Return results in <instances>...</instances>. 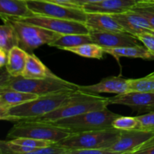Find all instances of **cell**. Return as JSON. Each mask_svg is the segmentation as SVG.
Segmentation results:
<instances>
[{"label": "cell", "mask_w": 154, "mask_h": 154, "mask_svg": "<svg viewBox=\"0 0 154 154\" xmlns=\"http://www.w3.org/2000/svg\"><path fill=\"white\" fill-rule=\"evenodd\" d=\"M76 90L39 96L35 99L0 112V119L5 121L18 122L38 118L64 104Z\"/></svg>", "instance_id": "6da1fadb"}, {"label": "cell", "mask_w": 154, "mask_h": 154, "mask_svg": "<svg viewBox=\"0 0 154 154\" xmlns=\"http://www.w3.org/2000/svg\"><path fill=\"white\" fill-rule=\"evenodd\" d=\"M79 85L62 79L54 74L42 79H29L23 76L13 77L3 71L1 75L0 89H12L38 96L78 90Z\"/></svg>", "instance_id": "7a4b0ae2"}, {"label": "cell", "mask_w": 154, "mask_h": 154, "mask_svg": "<svg viewBox=\"0 0 154 154\" xmlns=\"http://www.w3.org/2000/svg\"><path fill=\"white\" fill-rule=\"evenodd\" d=\"M109 99L110 98L87 93L78 89L64 104L57 109L38 118L29 120L53 123L61 119L79 115L87 111L103 109L110 105Z\"/></svg>", "instance_id": "3957f363"}, {"label": "cell", "mask_w": 154, "mask_h": 154, "mask_svg": "<svg viewBox=\"0 0 154 154\" xmlns=\"http://www.w3.org/2000/svg\"><path fill=\"white\" fill-rule=\"evenodd\" d=\"M119 116L120 114H115L105 108L61 119L52 123L71 133H78L113 128L112 122Z\"/></svg>", "instance_id": "277c9868"}, {"label": "cell", "mask_w": 154, "mask_h": 154, "mask_svg": "<svg viewBox=\"0 0 154 154\" xmlns=\"http://www.w3.org/2000/svg\"><path fill=\"white\" fill-rule=\"evenodd\" d=\"M7 134L8 139L32 138L59 142L70 135L71 132L52 123L23 120L16 122Z\"/></svg>", "instance_id": "5b68a950"}, {"label": "cell", "mask_w": 154, "mask_h": 154, "mask_svg": "<svg viewBox=\"0 0 154 154\" xmlns=\"http://www.w3.org/2000/svg\"><path fill=\"white\" fill-rule=\"evenodd\" d=\"M120 129L115 128L72 133L57 144L65 148L70 149H105L108 150L118 140Z\"/></svg>", "instance_id": "8992f818"}, {"label": "cell", "mask_w": 154, "mask_h": 154, "mask_svg": "<svg viewBox=\"0 0 154 154\" xmlns=\"http://www.w3.org/2000/svg\"><path fill=\"white\" fill-rule=\"evenodd\" d=\"M2 18L8 20L13 26L17 34L19 40L18 46L29 54L43 45H50L61 35V34L39 26L28 23L14 18L7 17H2Z\"/></svg>", "instance_id": "52a82bcc"}, {"label": "cell", "mask_w": 154, "mask_h": 154, "mask_svg": "<svg viewBox=\"0 0 154 154\" xmlns=\"http://www.w3.org/2000/svg\"><path fill=\"white\" fill-rule=\"evenodd\" d=\"M34 14L85 23L87 14L80 6L66 5L47 0H26Z\"/></svg>", "instance_id": "ba28073f"}, {"label": "cell", "mask_w": 154, "mask_h": 154, "mask_svg": "<svg viewBox=\"0 0 154 154\" xmlns=\"http://www.w3.org/2000/svg\"><path fill=\"white\" fill-rule=\"evenodd\" d=\"M14 19L39 26L61 35L89 34L90 33V29L85 23L76 20L60 19V18L36 14L27 17L14 18Z\"/></svg>", "instance_id": "9c48e42d"}, {"label": "cell", "mask_w": 154, "mask_h": 154, "mask_svg": "<svg viewBox=\"0 0 154 154\" xmlns=\"http://www.w3.org/2000/svg\"><path fill=\"white\" fill-rule=\"evenodd\" d=\"M154 136V131L132 129L121 130L118 140L108 149V153H135V152Z\"/></svg>", "instance_id": "30bf717a"}, {"label": "cell", "mask_w": 154, "mask_h": 154, "mask_svg": "<svg viewBox=\"0 0 154 154\" xmlns=\"http://www.w3.org/2000/svg\"><path fill=\"white\" fill-rule=\"evenodd\" d=\"M93 43L103 48H117L141 45V41L127 32H101L90 30Z\"/></svg>", "instance_id": "8fae6325"}, {"label": "cell", "mask_w": 154, "mask_h": 154, "mask_svg": "<svg viewBox=\"0 0 154 154\" xmlns=\"http://www.w3.org/2000/svg\"><path fill=\"white\" fill-rule=\"evenodd\" d=\"M110 105H122L132 108L154 111V93L127 92L110 98Z\"/></svg>", "instance_id": "7c38bea8"}, {"label": "cell", "mask_w": 154, "mask_h": 154, "mask_svg": "<svg viewBox=\"0 0 154 154\" xmlns=\"http://www.w3.org/2000/svg\"><path fill=\"white\" fill-rule=\"evenodd\" d=\"M116 20L121 25L124 30L133 35L149 32L153 29L147 20L138 12L129 10L124 13L112 14Z\"/></svg>", "instance_id": "4fadbf2b"}, {"label": "cell", "mask_w": 154, "mask_h": 154, "mask_svg": "<svg viewBox=\"0 0 154 154\" xmlns=\"http://www.w3.org/2000/svg\"><path fill=\"white\" fill-rule=\"evenodd\" d=\"M138 2V0H103L99 2L84 5L81 8L87 14H117L131 10Z\"/></svg>", "instance_id": "5bb4252c"}, {"label": "cell", "mask_w": 154, "mask_h": 154, "mask_svg": "<svg viewBox=\"0 0 154 154\" xmlns=\"http://www.w3.org/2000/svg\"><path fill=\"white\" fill-rule=\"evenodd\" d=\"M78 89L87 93H108L115 94H123L129 90L128 79L120 77H108L102 79L98 84L89 86H80Z\"/></svg>", "instance_id": "9a60e30c"}, {"label": "cell", "mask_w": 154, "mask_h": 154, "mask_svg": "<svg viewBox=\"0 0 154 154\" xmlns=\"http://www.w3.org/2000/svg\"><path fill=\"white\" fill-rule=\"evenodd\" d=\"M85 23L90 31L126 32L112 14L89 13L87 14Z\"/></svg>", "instance_id": "2e32d148"}, {"label": "cell", "mask_w": 154, "mask_h": 154, "mask_svg": "<svg viewBox=\"0 0 154 154\" xmlns=\"http://www.w3.org/2000/svg\"><path fill=\"white\" fill-rule=\"evenodd\" d=\"M39 96L12 89H0V112L34 99Z\"/></svg>", "instance_id": "e0dca14e"}, {"label": "cell", "mask_w": 154, "mask_h": 154, "mask_svg": "<svg viewBox=\"0 0 154 154\" xmlns=\"http://www.w3.org/2000/svg\"><path fill=\"white\" fill-rule=\"evenodd\" d=\"M1 17L13 18L27 17L34 15L26 0H0Z\"/></svg>", "instance_id": "ac0fdd59"}, {"label": "cell", "mask_w": 154, "mask_h": 154, "mask_svg": "<svg viewBox=\"0 0 154 154\" xmlns=\"http://www.w3.org/2000/svg\"><path fill=\"white\" fill-rule=\"evenodd\" d=\"M29 53L19 46H15L9 51L5 70L13 77L22 76L26 64Z\"/></svg>", "instance_id": "d6986e66"}, {"label": "cell", "mask_w": 154, "mask_h": 154, "mask_svg": "<svg viewBox=\"0 0 154 154\" xmlns=\"http://www.w3.org/2000/svg\"><path fill=\"white\" fill-rule=\"evenodd\" d=\"M106 54L113 56L115 58L119 57H131V58H140L142 60H154L150 51L145 46L141 45L135 46L122 47L117 48H103Z\"/></svg>", "instance_id": "ffe728a7"}, {"label": "cell", "mask_w": 154, "mask_h": 154, "mask_svg": "<svg viewBox=\"0 0 154 154\" xmlns=\"http://www.w3.org/2000/svg\"><path fill=\"white\" fill-rule=\"evenodd\" d=\"M52 72L42 63V62L32 54H29L26 64L22 76L29 79H42L45 78Z\"/></svg>", "instance_id": "44dd1931"}, {"label": "cell", "mask_w": 154, "mask_h": 154, "mask_svg": "<svg viewBox=\"0 0 154 154\" xmlns=\"http://www.w3.org/2000/svg\"><path fill=\"white\" fill-rule=\"evenodd\" d=\"M91 36L89 34H67L61 35L56 41L50 45L51 47H54L59 49L64 50L66 48L79 46L84 44L92 43Z\"/></svg>", "instance_id": "7402d4cb"}, {"label": "cell", "mask_w": 154, "mask_h": 154, "mask_svg": "<svg viewBox=\"0 0 154 154\" xmlns=\"http://www.w3.org/2000/svg\"><path fill=\"white\" fill-rule=\"evenodd\" d=\"M4 23L0 26V49L8 53L12 48L19 45L17 34L13 26L3 19Z\"/></svg>", "instance_id": "603a6c76"}, {"label": "cell", "mask_w": 154, "mask_h": 154, "mask_svg": "<svg viewBox=\"0 0 154 154\" xmlns=\"http://www.w3.org/2000/svg\"><path fill=\"white\" fill-rule=\"evenodd\" d=\"M64 50L81 56V57L97 59V60H102L104 53H105L102 47L99 46V45L93 43V42L84 44V45L72 47V48H66Z\"/></svg>", "instance_id": "cb8c5ba5"}, {"label": "cell", "mask_w": 154, "mask_h": 154, "mask_svg": "<svg viewBox=\"0 0 154 154\" xmlns=\"http://www.w3.org/2000/svg\"><path fill=\"white\" fill-rule=\"evenodd\" d=\"M128 92L154 93V74L151 73L138 79H128Z\"/></svg>", "instance_id": "d4e9b609"}, {"label": "cell", "mask_w": 154, "mask_h": 154, "mask_svg": "<svg viewBox=\"0 0 154 154\" xmlns=\"http://www.w3.org/2000/svg\"><path fill=\"white\" fill-rule=\"evenodd\" d=\"M112 126L120 130L140 129V123L137 117H124L120 115L112 122Z\"/></svg>", "instance_id": "484cf974"}, {"label": "cell", "mask_w": 154, "mask_h": 154, "mask_svg": "<svg viewBox=\"0 0 154 154\" xmlns=\"http://www.w3.org/2000/svg\"><path fill=\"white\" fill-rule=\"evenodd\" d=\"M131 10L138 12L144 17L150 24L153 29H154V2H139L135 6H133Z\"/></svg>", "instance_id": "4316f807"}, {"label": "cell", "mask_w": 154, "mask_h": 154, "mask_svg": "<svg viewBox=\"0 0 154 154\" xmlns=\"http://www.w3.org/2000/svg\"><path fill=\"white\" fill-rule=\"evenodd\" d=\"M11 141L17 144H20V145L24 146V147H29V148H32L33 150H36L38 148H41V147H48V146L52 145L54 143H56L54 142V141L35 139V138H14V139H11Z\"/></svg>", "instance_id": "83f0119b"}, {"label": "cell", "mask_w": 154, "mask_h": 154, "mask_svg": "<svg viewBox=\"0 0 154 154\" xmlns=\"http://www.w3.org/2000/svg\"><path fill=\"white\" fill-rule=\"evenodd\" d=\"M140 123V129L154 131V111L137 117Z\"/></svg>", "instance_id": "f1b7e54d"}, {"label": "cell", "mask_w": 154, "mask_h": 154, "mask_svg": "<svg viewBox=\"0 0 154 154\" xmlns=\"http://www.w3.org/2000/svg\"><path fill=\"white\" fill-rule=\"evenodd\" d=\"M141 42V43L147 48L150 54L154 57V35L151 33L144 32L136 36Z\"/></svg>", "instance_id": "f546056e"}, {"label": "cell", "mask_w": 154, "mask_h": 154, "mask_svg": "<svg viewBox=\"0 0 154 154\" xmlns=\"http://www.w3.org/2000/svg\"><path fill=\"white\" fill-rule=\"evenodd\" d=\"M67 154H109L105 149H70Z\"/></svg>", "instance_id": "4dcf8cb0"}, {"label": "cell", "mask_w": 154, "mask_h": 154, "mask_svg": "<svg viewBox=\"0 0 154 154\" xmlns=\"http://www.w3.org/2000/svg\"><path fill=\"white\" fill-rule=\"evenodd\" d=\"M135 153H144V154H154V136L150 140L143 144Z\"/></svg>", "instance_id": "1f68e13d"}, {"label": "cell", "mask_w": 154, "mask_h": 154, "mask_svg": "<svg viewBox=\"0 0 154 154\" xmlns=\"http://www.w3.org/2000/svg\"><path fill=\"white\" fill-rule=\"evenodd\" d=\"M102 1H103V0H70L69 1V5L82 7L84 5L93 4V3L99 2Z\"/></svg>", "instance_id": "d6a6232c"}, {"label": "cell", "mask_w": 154, "mask_h": 154, "mask_svg": "<svg viewBox=\"0 0 154 154\" xmlns=\"http://www.w3.org/2000/svg\"><path fill=\"white\" fill-rule=\"evenodd\" d=\"M8 53L2 49H0V67L3 68L6 66L8 62Z\"/></svg>", "instance_id": "836d02e7"}, {"label": "cell", "mask_w": 154, "mask_h": 154, "mask_svg": "<svg viewBox=\"0 0 154 154\" xmlns=\"http://www.w3.org/2000/svg\"><path fill=\"white\" fill-rule=\"evenodd\" d=\"M47 1L54 2L66 5H69V1H70V0H47Z\"/></svg>", "instance_id": "e575fe53"}, {"label": "cell", "mask_w": 154, "mask_h": 154, "mask_svg": "<svg viewBox=\"0 0 154 154\" xmlns=\"http://www.w3.org/2000/svg\"><path fill=\"white\" fill-rule=\"evenodd\" d=\"M138 2H154V0H138Z\"/></svg>", "instance_id": "d590c367"}, {"label": "cell", "mask_w": 154, "mask_h": 154, "mask_svg": "<svg viewBox=\"0 0 154 154\" xmlns=\"http://www.w3.org/2000/svg\"><path fill=\"white\" fill-rule=\"evenodd\" d=\"M149 33H151V34H153V35H154V29L150 30V32H149Z\"/></svg>", "instance_id": "8d00e7d4"}, {"label": "cell", "mask_w": 154, "mask_h": 154, "mask_svg": "<svg viewBox=\"0 0 154 154\" xmlns=\"http://www.w3.org/2000/svg\"><path fill=\"white\" fill-rule=\"evenodd\" d=\"M153 74H154V72H153Z\"/></svg>", "instance_id": "74e56055"}]
</instances>
